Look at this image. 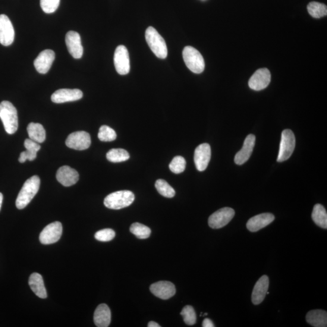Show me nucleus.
I'll use <instances>...</instances> for the list:
<instances>
[{
  "label": "nucleus",
  "mask_w": 327,
  "mask_h": 327,
  "mask_svg": "<svg viewBox=\"0 0 327 327\" xmlns=\"http://www.w3.org/2000/svg\"><path fill=\"white\" fill-rule=\"evenodd\" d=\"M24 147L26 150L32 151V152L37 153L41 149L39 143L36 142L30 139H26L24 141Z\"/></svg>",
  "instance_id": "obj_37"
},
{
  "label": "nucleus",
  "mask_w": 327,
  "mask_h": 327,
  "mask_svg": "<svg viewBox=\"0 0 327 327\" xmlns=\"http://www.w3.org/2000/svg\"><path fill=\"white\" fill-rule=\"evenodd\" d=\"M307 10L311 16L315 18L326 16L327 14L326 6L318 2L310 3L307 6Z\"/></svg>",
  "instance_id": "obj_28"
},
{
  "label": "nucleus",
  "mask_w": 327,
  "mask_h": 327,
  "mask_svg": "<svg viewBox=\"0 0 327 327\" xmlns=\"http://www.w3.org/2000/svg\"><path fill=\"white\" fill-rule=\"evenodd\" d=\"M269 286V279L266 275L263 276L257 281L251 295V300L253 304L259 305L263 303L268 291Z\"/></svg>",
  "instance_id": "obj_21"
},
{
  "label": "nucleus",
  "mask_w": 327,
  "mask_h": 327,
  "mask_svg": "<svg viewBox=\"0 0 327 327\" xmlns=\"http://www.w3.org/2000/svg\"><path fill=\"white\" fill-rule=\"evenodd\" d=\"M94 323L98 327H108L111 322V311L106 304H100L94 313Z\"/></svg>",
  "instance_id": "obj_22"
},
{
  "label": "nucleus",
  "mask_w": 327,
  "mask_h": 327,
  "mask_svg": "<svg viewBox=\"0 0 327 327\" xmlns=\"http://www.w3.org/2000/svg\"><path fill=\"white\" fill-rule=\"evenodd\" d=\"M62 232L61 223L58 221L52 222L47 225L41 232L40 241L45 245L55 243L61 238Z\"/></svg>",
  "instance_id": "obj_10"
},
{
  "label": "nucleus",
  "mask_w": 327,
  "mask_h": 327,
  "mask_svg": "<svg viewBox=\"0 0 327 327\" xmlns=\"http://www.w3.org/2000/svg\"><path fill=\"white\" fill-rule=\"evenodd\" d=\"M15 31L11 21L6 15H0V43L9 46L13 43Z\"/></svg>",
  "instance_id": "obj_11"
},
{
  "label": "nucleus",
  "mask_w": 327,
  "mask_h": 327,
  "mask_svg": "<svg viewBox=\"0 0 327 327\" xmlns=\"http://www.w3.org/2000/svg\"><path fill=\"white\" fill-rule=\"evenodd\" d=\"M40 186V179L38 176L35 175L28 179L24 182L17 197L16 200L17 209L20 210L24 209L36 195L39 190Z\"/></svg>",
  "instance_id": "obj_1"
},
{
  "label": "nucleus",
  "mask_w": 327,
  "mask_h": 327,
  "mask_svg": "<svg viewBox=\"0 0 327 327\" xmlns=\"http://www.w3.org/2000/svg\"><path fill=\"white\" fill-rule=\"evenodd\" d=\"M313 221L317 225L322 228H327V213L325 207L317 204L314 206L312 215Z\"/></svg>",
  "instance_id": "obj_26"
},
{
  "label": "nucleus",
  "mask_w": 327,
  "mask_h": 327,
  "mask_svg": "<svg viewBox=\"0 0 327 327\" xmlns=\"http://www.w3.org/2000/svg\"><path fill=\"white\" fill-rule=\"evenodd\" d=\"M211 158V148L209 144H201L194 151V161L198 171H205Z\"/></svg>",
  "instance_id": "obj_12"
},
{
  "label": "nucleus",
  "mask_w": 327,
  "mask_h": 327,
  "mask_svg": "<svg viewBox=\"0 0 327 327\" xmlns=\"http://www.w3.org/2000/svg\"><path fill=\"white\" fill-rule=\"evenodd\" d=\"M146 40L148 45L157 57L165 59L168 56V48L165 40L153 27H149L146 31Z\"/></svg>",
  "instance_id": "obj_4"
},
{
  "label": "nucleus",
  "mask_w": 327,
  "mask_h": 327,
  "mask_svg": "<svg viewBox=\"0 0 327 327\" xmlns=\"http://www.w3.org/2000/svg\"><path fill=\"white\" fill-rule=\"evenodd\" d=\"M115 237V232L111 228H106L97 232L95 235L96 240L101 242L111 241Z\"/></svg>",
  "instance_id": "obj_35"
},
{
  "label": "nucleus",
  "mask_w": 327,
  "mask_h": 327,
  "mask_svg": "<svg viewBox=\"0 0 327 327\" xmlns=\"http://www.w3.org/2000/svg\"><path fill=\"white\" fill-rule=\"evenodd\" d=\"M187 67L194 74H201L205 69V62L201 53L191 46H186L182 52Z\"/></svg>",
  "instance_id": "obj_5"
},
{
  "label": "nucleus",
  "mask_w": 327,
  "mask_h": 327,
  "mask_svg": "<svg viewBox=\"0 0 327 327\" xmlns=\"http://www.w3.org/2000/svg\"><path fill=\"white\" fill-rule=\"evenodd\" d=\"M66 44L68 51L75 59H80L83 55L80 34L75 31H69L66 36Z\"/></svg>",
  "instance_id": "obj_14"
},
{
  "label": "nucleus",
  "mask_w": 327,
  "mask_h": 327,
  "mask_svg": "<svg viewBox=\"0 0 327 327\" xmlns=\"http://www.w3.org/2000/svg\"><path fill=\"white\" fill-rule=\"evenodd\" d=\"M256 137L254 135L250 134L245 138L244 145L242 149L236 154L235 162L238 165H243L246 162L253 152L254 144H255Z\"/></svg>",
  "instance_id": "obj_20"
},
{
  "label": "nucleus",
  "mask_w": 327,
  "mask_h": 327,
  "mask_svg": "<svg viewBox=\"0 0 327 327\" xmlns=\"http://www.w3.org/2000/svg\"><path fill=\"white\" fill-rule=\"evenodd\" d=\"M203 327H214L215 325L210 319H205L203 320Z\"/></svg>",
  "instance_id": "obj_38"
},
{
  "label": "nucleus",
  "mask_w": 327,
  "mask_h": 327,
  "mask_svg": "<svg viewBox=\"0 0 327 327\" xmlns=\"http://www.w3.org/2000/svg\"><path fill=\"white\" fill-rule=\"evenodd\" d=\"M3 200V195L2 193H0V210H1L2 203Z\"/></svg>",
  "instance_id": "obj_40"
},
{
  "label": "nucleus",
  "mask_w": 327,
  "mask_h": 327,
  "mask_svg": "<svg viewBox=\"0 0 327 327\" xmlns=\"http://www.w3.org/2000/svg\"><path fill=\"white\" fill-rule=\"evenodd\" d=\"M148 327H160V326L158 323H156L154 321H150L148 323Z\"/></svg>",
  "instance_id": "obj_39"
},
{
  "label": "nucleus",
  "mask_w": 327,
  "mask_h": 327,
  "mask_svg": "<svg viewBox=\"0 0 327 327\" xmlns=\"http://www.w3.org/2000/svg\"><path fill=\"white\" fill-rule=\"evenodd\" d=\"M235 213V210L230 207L219 209L209 217V225L212 228H222L232 221Z\"/></svg>",
  "instance_id": "obj_7"
},
{
  "label": "nucleus",
  "mask_w": 327,
  "mask_h": 327,
  "mask_svg": "<svg viewBox=\"0 0 327 327\" xmlns=\"http://www.w3.org/2000/svg\"><path fill=\"white\" fill-rule=\"evenodd\" d=\"M83 96V92L79 89H61L52 94L51 100L55 103H64L79 100Z\"/></svg>",
  "instance_id": "obj_17"
},
{
  "label": "nucleus",
  "mask_w": 327,
  "mask_h": 327,
  "mask_svg": "<svg viewBox=\"0 0 327 327\" xmlns=\"http://www.w3.org/2000/svg\"><path fill=\"white\" fill-rule=\"evenodd\" d=\"M55 58V53L52 50H43L34 61V66L40 74L48 73Z\"/></svg>",
  "instance_id": "obj_15"
},
{
  "label": "nucleus",
  "mask_w": 327,
  "mask_h": 327,
  "mask_svg": "<svg viewBox=\"0 0 327 327\" xmlns=\"http://www.w3.org/2000/svg\"><path fill=\"white\" fill-rule=\"evenodd\" d=\"M29 285L31 290L38 297L46 299L48 297L42 276L39 273H34L30 275L29 279Z\"/></svg>",
  "instance_id": "obj_23"
},
{
  "label": "nucleus",
  "mask_w": 327,
  "mask_h": 327,
  "mask_svg": "<svg viewBox=\"0 0 327 327\" xmlns=\"http://www.w3.org/2000/svg\"><path fill=\"white\" fill-rule=\"evenodd\" d=\"M306 320L313 326L326 327L327 326L326 311L322 310H311L307 313Z\"/></svg>",
  "instance_id": "obj_24"
},
{
  "label": "nucleus",
  "mask_w": 327,
  "mask_h": 327,
  "mask_svg": "<svg viewBox=\"0 0 327 327\" xmlns=\"http://www.w3.org/2000/svg\"><path fill=\"white\" fill-rule=\"evenodd\" d=\"M186 167V161L183 157L175 156L169 165V169L175 174H180L185 171Z\"/></svg>",
  "instance_id": "obj_32"
},
{
  "label": "nucleus",
  "mask_w": 327,
  "mask_h": 327,
  "mask_svg": "<svg viewBox=\"0 0 327 327\" xmlns=\"http://www.w3.org/2000/svg\"><path fill=\"white\" fill-rule=\"evenodd\" d=\"M27 130L30 140L39 144L45 141L46 131L42 124L31 122L28 125Z\"/></svg>",
  "instance_id": "obj_25"
},
{
  "label": "nucleus",
  "mask_w": 327,
  "mask_h": 327,
  "mask_svg": "<svg viewBox=\"0 0 327 327\" xmlns=\"http://www.w3.org/2000/svg\"><path fill=\"white\" fill-rule=\"evenodd\" d=\"M150 291L161 300H166L174 297L176 288L174 284L169 281H159L151 285Z\"/></svg>",
  "instance_id": "obj_16"
},
{
  "label": "nucleus",
  "mask_w": 327,
  "mask_h": 327,
  "mask_svg": "<svg viewBox=\"0 0 327 327\" xmlns=\"http://www.w3.org/2000/svg\"><path fill=\"white\" fill-rule=\"evenodd\" d=\"M98 137L100 141L110 142L116 140V134L113 128L105 125L100 128Z\"/></svg>",
  "instance_id": "obj_31"
},
{
  "label": "nucleus",
  "mask_w": 327,
  "mask_h": 327,
  "mask_svg": "<svg viewBox=\"0 0 327 327\" xmlns=\"http://www.w3.org/2000/svg\"><path fill=\"white\" fill-rule=\"evenodd\" d=\"M271 81V74L269 69H260L255 72L248 81V86L250 89L259 91L268 87Z\"/></svg>",
  "instance_id": "obj_13"
},
{
  "label": "nucleus",
  "mask_w": 327,
  "mask_h": 327,
  "mask_svg": "<svg viewBox=\"0 0 327 327\" xmlns=\"http://www.w3.org/2000/svg\"><path fill=\"white\" fill-rule=\"evenodd\" d=\"M114 64L116 71L119 75H125L129 73V54L124 46L120 45L116 48L114 54Z\"/></svg>",
  "instance_id": "obj_8"
},
{
  "label": "nucleus",
  "mask_w": 327,
  "mask_h": 327,
  "mask_svg": "<svg viewBox=\"0 0 327 327\" xmlns=\"http://www.w3.org/2000/svg\"><path fill=\"white\" fill-rule=\"evenodd\" d=\"M275 219V216L272 213L259 214L248 220L247 228L251 232H256L271 224Z\"/></svg>",
  "instance_id": "obj_19"
},
{
  "label": "nucleus",
  "mask_w": 327,
  "mask_h": 327,
  "mask_svg": "<svg viewBox=\"0 0 327 327\" xmlns=\"http://www.w3.org/2000/svg\"><path fill=\"white\" fill-rule=\"evenodd\" d=\"M130 231L138 238L147 239L151 234V230L149 227L140 223L135 222L132 224L130 227Z\"/></svg>",
  "instance_id": "obj_30"
},
{
  "label": "nucleus",
  "mask_w": 327,
  "mask_h": 327,
  "mask_svg": "<svg viewBox=\"0 0 327 327\" xmlns=\"http://www.w3.org/2000/svg\"><path fill=\"white\" fill-rule=\"evenodd\" d=\"M106 158L110 162L118 163L127 161L130 158V155L124 149H112L107 153Z\"/></svg>",
  "instance_id": "obj_27"
},
{
  "label": "nucleus",
  "mask_w": 327,
  "mask_h": 327,
  "mask_svg": "<svg viewBox=\"0 0 327 327\" xmlns=\"http://www.w3.org/2000/svg\"><path fill=\"white\" fill-rule=\"evenodd\" d=\"M155 187L160 194L166 198H172L175 195L174 188L171 186L165 180H158L155 182Z\"/></svg>",
  "instance_id": "obj_29"
},
{
  "label": "nucleus",
  "mask_w": 327,
  "mask_h": 327,
  "mask_svg": "<svg viewBox=\"0 0 327 327\" xmlns=\"http://www.w3.org/2000/svg\"><path fill=\"white\" fill-rule=\"evenodd\" d=\"M135 200L133 193L128 190L115 191L107 196L104 204L107 208L119 210L131 205Z\"/></svg>",
  "instance_id": "obj_3"
},
{
  "label": "nucleus",
  "mask_w": 327,
  "mask_h": 327,
  "mask_svg": "<svg viewBox=\"0 0 327 327\" xmlns=\"http://www.w3.org/2000/svg\"><path fill=\"white\" fill-rule=\"evenodd\" d=\"M296 140L293 132L290 129L282 132L278 156V162H284L290 158L295 148Z\"/></svg>",
  "instance_id": "obj_6"
},
{
  "label": "nucleus",
  "mask_w": 327,
  "mask_h": 327,
  "mask_svg": "<svg viewBox=\"0 0 327 327\" xmlns=\"http://www.w3.org/2000/svg\"><path fill=\"white\" fill-rule=\"evenodd\" d=\"M0 118L8 134L12 135L17 132L18 127L17 111L11 102L3 101L0 103Z\"/></svg>",
  "instance_id": "obj_2"
},
{
  "label": "nucleus",
  "mask_w": 327,
  "mask_h": 327,
  "mask_svg": "<svg viewBox=\"0 0 327 327\" xmlns=\"http://www.w3.org/2000/svg\"><path fill=\"white\" fill-rule=\"evenodd\" d=\"M37 153L32 152V151L27 150L24 151L20 154V158H19V162L23 163L27 160L32 161L37 158Z\"/></svg>",
  "instance_id": "obj_36"
},
{
  "label": "nucleus",
  "mask_w": 327,
  "mask_h": 327,
  "mask_svg": "<svg viewBox=\"0 0 327 327\" xmlns=\"http://www.w3.org/2000/svg\"><path fill=\"white\" fill-rule=\"evenodd\" d=\"M60 0H40L41 8L46 14H52L57 10Z\"/></svg>",
  "instance_id": "obj_34"
},
{
  "label": "nucleus",
  "mask_w": 327,
  "mask_h": 327,
  "mask_svg": "<svg viewBox=\"0 0 327 327\" xmlns=\"http://www.w3.org/2000/svg\"><path fill=\"white\" fill-rule=\"evenodd\" d=\"M181 315L183 317L184 321L187 325H193L197 322V314L193 308L186 306L181 311Z\"/></svg>",
  "instance_id": "obj_33"
},
{
  "label": "nucleus",
  "mask_w": 327,
  "mask_h": 327,
  "mask_svg": "<svg viewBox=\"0 0 327 327\" xmlns=\"http://www.w3.org/2000/svg\"><path fill=\"white\" fill-rule=\"evenodd\" d=\"M56 179L59 183L65 187H70L77 183L79 180V174L71 167L64 166L58 170Z\"/></svg>",
  "instance_id": "obj_18"
},
{
  "label": "nucleus",
  "mask_w": 327,
  "mask_h": 327,
  "mask_svg": "<svg viewBox=\"0 0 327 327\" xmlns=\"http://www.w3.org/2000/svg\"><path fill=\"white\" fill-rule=\"evenodd\" d=\"M66 144L71 149L77 150L87 149L90 146L91 138L89 133L84 131L74 132L69 135Z\"/></svg>",
  "instance_id": "obj_9"
}]
</instances>
